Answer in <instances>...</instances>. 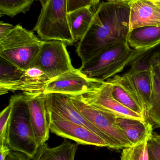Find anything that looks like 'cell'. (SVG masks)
<instances>
[{"label":"cell","instance_id":"7","mask_svg":"<svg viewBox=\"0 0 160 160\" xmlns=\"http://www.w3.org/2000/svg\"><path fill=\"white\" fill-rule=\"evenodd\" d=\"M50 131L78 145L108 148L105 140L90 130L64 118L47 108Z\"/></svg>","mask_w":160,"mask_h":160},{"label":"cell","instance_id":"14","mask_svg":"<svg viewBox=\"0 0 160 160\" xmlns=\"http://www.w3.org/2000/svg\"><path fill=\"white\" fill-rule=\"evenodd\" d=\"M107 81L111 85L113 95L117 101L147 119L137 94L123 75H116Z\"/></svg>","mask_w":160,"mask_h":160},{"label":"cell","instance_id":"12","mask_svg":"<svg viewBox=\"0 0 160 160\" xmlns=\"http://www.w3.org/2000/svg\"><path fill=\"white\" fill-rule=\"evenodd\" d=\"M29 108L32 128L39 146L49 138V127L47 116L46 94H25Z\"/></svg>","mask_w":160,"mask_h":160},{"label":"cell","instance_id":"17","mask_svg":"<svg viewBox=\"0 0 160 160\" xmlns=\"http://www.w3.org/2000/svg\"><path fill=\"white\" fill-rule=\"evenodd\" d=\"M127 42L134 49L153 50L160 46V26H146L134 29L130 32Z\"/></svg>","mask_w":160,"mask_h":160},{"label":"cell","instance_id":"3","mask_svg":"<svg viewBox=\"0 0 160 160\" xmlns=\"http://www.w3.org/2000/svg\"><path fill=\"white\" fill-rule=\"evenodd\" d=\"M11 114L9 118L6 143L10 150L26 154L33 159L39 146L32 128L26 96L14 95L10 98Z\"/></svg>","mask_w":160,"mask_h":160},{"label":"cell","instance_id":"37","mask_svg":"<svg viewBox=\"0 0 160 160\" xmlns=\"http://www.w3.org/2000/svg\"><path fill=\"white\" fill-rule=\"evenodd\" d=\"M108 1H116V0H108Z\"/></svg>","mask_w":160,"mask_h":160},{"label":"cell","instance_id":"1","mask_svg":"<svg viewBox=\"0 0 160 160\" xmlns=\"http://www.w3.org/2000/svg\"><path fill=\"white\" fill-rule=\"evenodd\" d=\"M130 11L129 1H109L99 5L88 30L77 46L76 52L82 63L127 42Z\"/></svg>","mask_w":160,"mask_h":160},{"label":"cell","instance_id":"31","mask_svg":"<svg viewBox=\"0 0 160 160\" xmlns=\"http://www.w3.org/2000/svg\"><path fill=\"white\" fill-rule=\"evenodd\" d=\"M10 151L11 150L7 144L0 146V160H6Z\"/></svg>","mask_w":160,"mask_h":160},{"label":"cell","instance_id":"29","mask_svg":"<svg viewBox=\"0 0 160 160\" xmlns=\"http://www.w3.org/2000/svg\"><path fill=\"white\" fill-rule=\"evenodd\" d=\"M29 156L22 152L11 151L7 157L6 160H30Z\"/></svg>","mask_w":160,"mask_h":160},{"label":"cell","instance_id":"2","mask_svg":"<svg viewBox=\"0 0 160 160\" xmlns=\"http://www.w3.org/2000/svg\"><path fill=\"white\" fill-rule=\"evenodd\" d=\"M148 52L146 50L132 49L128 42H125L113 46L82 63L79 69L91 79L107 81Z\"/></svg>","mask_w":160,"mask_h":160},{"label":"cell","instance_id":"22","mask_svg":"<svg viewBox=\"0 0 160 160\" xmlns=\"http://www.w3.org/2000/svg\"><path fill=\"white\" fill-rule=\"evenodd\" d=\"M24 70L0 57V95L6 94L8 89L17 82Z\"/></svg>","mask_w":160,"mask_h":160},{"label":"cell","instance_id":"33","mask_svg":"<svg viewBox=\"0 0 160 160\" xmlns=\"http://www.w3.org/2000/svg\"><path fill=\"white\" fill-rule=\"evenodd\" d=\"M39 1L40 2V3L41 4V5H42V6L44 5V4H45V3L46 2H47V0H39Z\"/></svg>","mask_w":160,"mask_h":160},{"label":"cell","instance_id":"35","mask_svg":"<svg viewBox=\"0 0 160 160\" xmlns=\"http://www.w3.org/2000/svg\"><path fill=\"white\" fill-rule=\"evenodd\" d=\"M150 1H153V2H160V0H150Z\"/></svg>","mask_w":160,"mask_h":160},{"label":"cell","instance_id":"18","mask_svg":"<svg viewBox=\"0 0 160 160\" xmlns=\"http://www.w3.org/2000/svg\"><path fill=\"white\" fill-rule=\"evenodd\" d=\"M42 43L0 51V57L24 71L32 66Z\"/></svg>","mask_w":160,"mask_h":160},{"label":"cell","instance_id":"25","mask_svg":"<svg viewBox=\"0 0 160 160\" xmlns=\"http://www.w3.org/2000/svg\"><path fill=\"white\" fill-rule=\"evenodd\" d=\"M149 138L137 144L123 148L121 160H148L147 142Z\"/></svg>","mask_w":160,"mask_h":160},{"label":"cell","instance_id":"28","mask_svg":"<svg viewBox=\"0 0 160 160\" xmlns=\"http://www.w3.org/2000/svg\"><path fill=\"white\" fill-rule=\"evenodd\" d=\"M149 63L160 78V54L157 51L152 53L149 58Z\"/></svg>","mask_w":160,"mask_h":160},{"label":"cell","instance_id":"39","mask_svg":"<svg viewBox=\"0 0 160 160\" xmlns=\"http://www.w3.org/2000/svg\"><path fill=\"white\" fill-rule=\"evenodd\" d=\"M158 136L159 138L160 139V135H158Z\"/></svg>","mask_w":160,"mask_h":160},{"label":"cell","instance_id":"30","mask_svg":"<svg viewBox=\"0 0 160 160\" xmlns=\"http://www.w3.org/2000/svg\"><path fill=\"white\" fill-rule=\"evenodd\" d=\"M15 26L12 24L1 21L0 22V39L7 35L13 29Z\"/></svg>","mask_w":160,"mask_h":160},{"label":"cell","instance_id":"16","mask_svg":"<svg viewBox=\"0 0 160 160\" xmlns=\"http://www.w3.org/2000/svg\"><path fill=\"white\" fill-rule=\"evenodd\" d=\"M51 80L40 68L32 67L24 70L20 79L8 91L20 90L25 94L44 93L46 86Z\"/></svg>","mask_w":160,"mask_h":160},{"label":"cell","instance_id":"11","mask_svg":"<svg viewBox=\"0 0 160 160\" xmlns=\"http://www.w3.org/2000/svg\"><path fill=\"white\" fill-rule=\"evenodd\" d=\"M45 94L47 108L65 119L90 130L105 140L102 132L76 108L69 95L59 93Z\"/></svg>","mask_w":160,"mask_h":160},{"label":"cell","instance_id":"6","mask_svg":"<svg viewBox=\"0 0 160 160\" xmlns=\"http://www.w3.org/2000/svg\"><path fill=\"white\" fill-rule=\"evenodd\" d=\"M67 46L59 40L43 41L31 67H38L52 80L74 69Z\"/></svg>","mask_w":160,"mask_h":160},{"label":"cell","instance_id":"9","mask_svg":"<svg viewBox=\"0 0 160 160\" xmlns=\"http://www.w3.org/2000/svg\"><path fill=\"white\" fill-rule=\"evenodd\" d=\"M76 96L89 105L116 116L141 120L147 119L117 101L113 95L111 85L108 81H102L92 90Z\"/></svg>","mask_w":160,"mask_h":160},{"label":"cell","instance_id":"20","mask_svg":"<svg viewBox=\"0 0 160 160\" xmlns=\"http://www.w3.org/2000/svg\"><path fill=\"white\" fill-rule=\"evenodd\" d=\"M43 41L33 32L28 31L20 24H18L7 35L0 39V51L41 43Z\"/></svg>","mask_w":160,"mask_h":160},{"label":"cell","instance_id":"4","mask_svg":"<svg viewBox=\"0 0 160 160\" xmlns=\"http://www.w3.org/2000/svg\"><path fill=\"white\" fill-rule=\"evenodd\" d=\"M33 31L43 41L59 40L67 46L75 42L70 27L68 0H47Z\"/></svg>","mask_w":160,"mask_h":160},{"label":"cell","instance_id":"36","mask_svg":"<svg viewBox=\"0 0 160 160\" xmlns=\"http://www.w3.org/2000/svg\"><path fill=\"white\" fill-rule=\"evenodd\" d=\"M120 1H130V0H120Z\"/></svg>","mask_w":160,"mask_h":160},{"label":"cell","instance_id":"24","mask_svg":"<svg viewBox=\"0 0 160 160\" xmlns=\"http://www.w3.org/2000/svg\"><path fill=\"white\" fill-rule=\"evenodd\" d=\"M36 0H0V16L14 18L20 13L30 10L34 1Z\"/></svg>","mask_w":160,"mask_h":160},{"label":"cell","instance_id":"23","mask_svg":"<svg viewBox=\"0 0 160 160\" xmlns=\"http://www.w3.org/2000/svg\"><path fill=\"white\" fill-rule=\"evenodd\" d=\"M152 90L147 118L155 128H160V78L151 67Z\"/></svg>","mask_w":160,"mask_h":160},{"label":"cell","instance_id":"15","mask_svg":"<svg viewBox=\"0 0 160 160\" xmlns=\"http://www.w3.org/2000/svg\"><path fill=\"white\" fill-rule=\"evenodd\" d=\"M116 126L132 145L137 144L153 134V125L148 120L116 117Z\"/></svg>","mask_w":160,"mask_h":160},{"label":"cell","instance_id":"19","mask_svg":"<svg viewBox=\"0 0 160 160\" xmlns=\"http://www.w3.org/2000/svg\"><path fill=\"white\" fill-rule=\"evenodd\" d=\"M78 145L66 139L53 148L45 143L39 146L33 160H74Z\"/></svg>","mask_w":160,"mask_h":160},{"label":"cell","instance_id":"13","mask_svg":"<svg viewBox=\"0 0 160 160\" xmlns=\"http://www.w3.org/2000/svg\"><path fill=\"white\" fill-rule=\"evenodd\" d=\"M130 32L146 26H160V8L150 0L129 1Z\"/></svg>","mask_w":160,"mask_h":160},{"label":"cell","instance_id":"26","mask_svg":"<svg viewBox=\"0 0 160 160\" xmlns=\"http://www.w3.org/2000/svg\"><path fill=\"white\" fill-rule=\"evenodd\" d=\"M12 105L9 102L8 105L0 114V146L6 143L7 133L11 114Z\"/></svg>","mask_w":160,"mask_h":160},{"label":"cell","instance_id":"5","mask_svg":"<svg viewBox=\"0 0 160 160\" xmlns=\"http://www.w3.org/2000/svg\"><path fill=\"white\" fill-rule=\"evenodd\" d=\"M69 96L83 115L102 132L109 148L119 150L132 146V144L116 126L117 116L89 105L76 95Z\"/></svg>","mask_w":160,"mask_h":160},{"label":"cell","instance_id":"21","mask_svg":"<svg viewBox=\"0 0 160 160\" xmlns=\"http://www.w3.org/2000/svg\"><path fill=\"white\" fill-rule=\"evenodd\" d=\"M94 12L88 7L81 8L68 13L70 27L75 42L80 40L87 32L93 20Z\"/></svg>","mask_w":160,"mask_h":160},{"label":"cell","instance_id":"8","mask_svg":"<svg viewBox=\"0 0 160 160\" xmlns=\"http://www.w3.org/2000/svg\"><path fill=\"white\" fill-rule=\"evenodd\" d=\"M152 51L148 52L134 61L130 68L123 74L137 94L147 114L150 106L152 90V76L149 58Z\"/></svg>","mask_w":160,"mask_h":160},{"label":"cell","instance_id":"34","mask_svg":"<svg viewBox=\"0 0 160 160\" xmlns=\"http://www.w3.org/2000/svg\"><path fill=\"white\" fill-rule=\"evenodd\" d=\"M154 2V3L159 8H160V2Z\"/></svg>","mask_w":160,"mask_h":160},{"label":"cell","instance_id":"27","mask_svg":"<svg viewBox=\"0 0 160 160\" xmlns=\"http://www.w3.org/2000/svg\"><path fill=\"white\" fill-rule=\"evenodd\" d=\"M148 160H160V139L152 134L147 142Z\"/></svg>","mask_w":160,"mask_h":160},{"label":"cell","instance_id":"32","mask_svg":"<svg viewBox=\"0 0 160 160\" xmlns=\"http://www.w3.org/2000/svg\"><path fill=\"white\" fill-rule=\"evenodd\" d=\"M95 0H68L70 2L78 4H84L91 2Z\"/></svg>","mask_w":160,"mask_h":160},{"label":"cell","instance_id":"38","mask_svg":"<svg viewBox=\"0 0 160 160\" xmlns=\"http://www.w3.org/2000/svg\"><path fill=\"white\" fill-rule=\"evenodd\" d=\"M157 51L158 52H159L160 54V49H159Z\"/></svg>","mask_w":160,"mask_h":160},{"label":"cell","instance_id":"10","mask_svg":"<svg viewBox=\"0 0 160 160\" xmlns=\"http://www.w3.org/2000/svg\"><path fill=\"white\" fill-rule=\"evenodd\" d=\"M102 81L91 79L74 69L51 80L45 88L44 93H59L68 95H80L96 87Z\"/></svg>","mask_w":160,"mask_h":160}]
</instances>
